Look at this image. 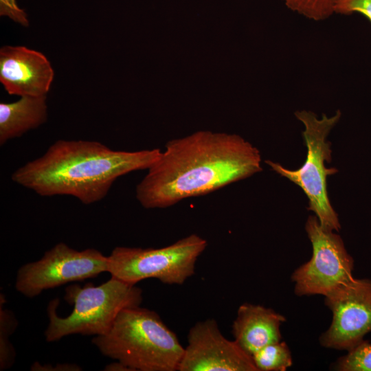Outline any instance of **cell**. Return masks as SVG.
<instances>
[{
	"label": "cell",
	"instance_id": "obj_1",
	"mask_svg": "<svg viewBox=\"0 0 371 371\" xmlns=\"http://www.w3.org/2000/svg\"><path fill=\"white\" fill-rule=\"evenodd\" d=\"M260 151L239 135L199 131L167 142L136 186L146 209L165 208L260 172Z\"/></svg>",
	"mask_w": 371,
	"mask_h": 371
},
{
	"label": "cell",
	"instance_id": "obj_2",
	"mask_svg": "<svg viewBox=\"0 0 371 371\" xmlns=\"http://www.w3.org/2000/svg\"><path fill=\"white\" fill-rule=\"evenodd\" d=\"M161 153L159 148L131 152L96 141L58 140L41 157L15 170L12 180L42 196L69 195L91 204L104 199L120 177L148 170Z\"/></svg>",
	"mask_w": 371,
	"mask_h": 371
},
{
	"label": "cell",
	"instance_id": "obj_3",
	"mask_svg": "<svg viewBox=\"0 0 371 371\" xmlns=\"http://www.w3.org/2000/svg\"><path fill=\"white\" fill-rule=\"evenodd\" d=\"M92 343L132 371H176L184 348L155 311L140 306L120 311L110 330Z\"/></svg>",
	"mask_w": 371,
	"mask_h": 371
},
{
	"label": "cell",
	"instance_id": "obj_4",
	"mask_svg": "<svg viewBox=\"0 0 371 371\" xmlns=\"http://www.w3.org/2000/svg\"><path fill=\"white\" fill-rule=\"evenodd\" d=\"M65 300L74 306L67 317L56 313L58 298L47 306L49 322L45 336L48 342L73 334L102 335L110 330L121 311L140 306L143 297L142 289L136 284L111 277L98 286L91 283L84 286L69 285L65 289Z\"/></svg>",
	"mask_w": 371,
	"mask_h": 371
},
{
	"label": "cell",
	"instance_id": "obj_5",
	"mask_svg": "<svg viewBox=\"0 0 371 371\" xmlns=\"http://www.w3.org/2000/svg\"><path fill=\"white\" fill-rule=\"evenodd\" d=\"M295 117L304 126L302 135L307 148L304 164L298 169L291 170L278 163L265 161L273 170L298 186L308 200V210L313 211L324 227L339 231L341 225L338 216L333 208L327 192V177L336 174L335 168H326L325 161H331V143L326 137L340 120L341 113L327 117L323 114L318 119L316 115L307 111H296Z\"/></svg>",
	"mask_w": 371,
	"mask_h": 371
},
{
	"label": "cell",
	"instance_id": "obj_6",
	"mask_svg": "<svg viewBox=\"0 0 371 371\" xmlns=\"http://www.w3.org/2000/svg\"><path fill=\"white\" fill-rule=\"evenodd\" d=\"M207 242L193 234L161 248L116 247L108 256L111 277L136 284L155 278L166 284H183L194 275L196 262Z\"/></svg>",
	"mask_w": 371,
	"mask_h": 371
},
{
	"label": "cell",
	"instance_id": "obj_7",
	"mask_svg": "<svg viewBox=\"0 0 371 371\" xmlns=\"http://www.w3.org/2000/svg\"><path fill=\"white\" fill-rule=\"evenodd\" d=\"M305 229L312 256L292 273L294 291L298 296H326L354 278V260L340 236L322 226L316 216H308Z\"/></svg>",
	"mask_w": 371,
	"mask_h": 371
},
{
	"label": "cell",
	"instance_id": "obj_8",
	"mask_svg": "<svg viewBox=\"0 0 371 371\" xmlns=\"http://www.w3.org/2000/svg\"><path fill=\"white\" fill-rule=\"evenodd\" d=\"M108 256L95 249L77 251L59 243L38 260L21 266L15 288L27 297L69 282L95 278L107 271Z\"/></svg>",
	"mask_w": 371,
	"mask_h": 371
},
{
	"label": "cell",
	"instance_id": "obj_9",
	"mask_svg": "<svg viewBox=\"0 0 371 371\" xmlns=\"http://www.w3.org/2000/svg\"><path fill=\"white\" fill-rule=\"evenodd\" d=\"M332 311L328 329L319 337L325 348L350 350L371 332V279H355L325 296Z\"/></svg>",
	"mask_w": 371,
	"mask_h": 371
},
{
	"label": "cell",
	"instance_id": "obj_10",
	"mask_svg": "<svg viewBox=\"0 0 371 371\" xmlns=\"http://www.w3.org/2000/svg\"><path fill=\"white\" fill-rule=\"evenodd\" d=\"M178 371H258L251 356L221 332L215 319L195 324Z\"/></svg>",
	"mask_w": 371,
	"mask_h": 371
},
{
	"label": "cell",
	"instance_id": "obj_11",
	"mask_svg": "<svg viewBox=\"0 0 371 371\" xmlns=\"http://www.w3.org/2000/svg\"><path fill=\"white\" fill-rule=\"evenodd\" d=\"M54 76L50 62L42 53L23 46L1 48L0 82L9 94L46 95Z\"/></svg>",
	"mask_w": 371,
	"mask_h": 371
},
{
	"label": "cell",
	"instance_id": "obj_12",
	"mask_svg": "<svg viewBox=\"0 0 371 371\" xmlns=\"http://www.w3.org/2000/svg\"><path fill=\"white\" fill-rule=\"evenodd\" d=\"M286 318L261 305L244 303L232 324L234 341L251 355L262 347L281 341L280 326Z\"/></svg>",
	"mask_w": 371,
	"mask_h": 371
},
{
	"label": "cell",
	"instance_id": "obj_13",
	"mask_svg": "<svg viewBox=\"0 0 371 371\" xmlns=\"http://www.w3.org/2000/svg\"><path fill=\"white\" fill-rule=\"evenodd\" d=\"M46 95L21 96L13 102L0 103V144L21 137L46 122Z\"/></svg>",
	"mask_w": 371,
	"mask_h": 371
},
{
	"label": "cell",
	"instance_id": "obj_14",
	"mask_svg": "<svg viewBox=\"0 0 371 371\" xmlns=\"http://www.w3.org/2000/svg\"><path fill=\"white\" fill-rule=\"evenodd\" d=\"M251 356L258 371H285L293 362L287 344L281 341L268 344Z\"/></svg>",
	"mask_w": 371,
	"mask_h": 371
},
{
	"label": "cell",
	"instance_id": "obj_15",
	"mask_svg": "<svg viewBox=\"0 0 371 371\" xmlns=\"http://www.w3.org/2000/svg\"><path fill=\"white\" fill-rule=\"evenodd\" d=\"M0 306V370L12 367L14 362L15 351L10 337L18 325L14 313L5 308V296L1 294Z\"/></svg>",
	"mask_w": 371,
	"mask_h": 371
},
{
	"label": "cell",
	"instance_id": "obj_16",
	"mask_svg": "<svg viewBox=\"0 0 371 371\" xmlns=\"http://www.w3.org/2000/svg\"><path fill=\"white\" fill-rule=\"evenodd\" d=\"M340 371H371V344L363 341L334 364Z\"/></svg>",
	"mask_w": 371,
	"mask_h": 371
},
{
	"label": "cell",
	"instance_id": "obj_17",
	"mask_svg": "<svg viewBox=\"0 0 371 371\" xmlns=\"http://www.w3.org/2000/svg\"><path fill=\"white\" fill-rule=\"evenodd\" d=\"M288 8L309 19H326L333 12L334 0H282Z\"/></svg>",
	"mask_w": 371,
	"mask_h": 371
},
{
	"label": "cell",
	"instance_id": "obj_18",
	"mask_svg": "<svg viewBox=\"0 0 371 371\" xmlns=\"http://www.w3.org/2000/svg\"><path fill=\"white\" fill-rule=\"evenodd\" d=\"M333 12L341 14L359 12L371 21V0H334Z\"/></svg>",
	"mask_w": 371,
	"mask_h": 371
},
{
	"label": "cell",
	"instance_id": "obj_19",
	"mask_svg": "<svg viewBox=\"0 0 371 371\" xmlns=\"http://www.w3.org/2000/svg\"><path fill=\"white\" fill-rule=\"evenodd\" d=\"M0 16H7L23 26L29 25L26 12L18 6L16 0H0Z\"/></svg>",
	"mask_w": 371,
	"mask_h": 371
},
{
	"label": "cell",
	"instance_id": "obj_20",
	"mask_svg": "<svg viewBox=\"0 0 371 371\" xmlns=\"http://www.w3.org/2000/svg\"><path fill=\"white\" fill-rule=\"evenodd\" d=\"M31 370H47V371H79L82 369L75 363H57L55 366L50 364L41 365L38 362H34L31 366Z\"/></svg>",
	"mask_w": 371,
	"mask_h": 371
},
{
	"label": "cell",
	"instance_id": "obj_21",
	"mask_svg": "<svg viewBox=\"0 0 371 371\" xmlns=\"http://www.w3.org/2000/svg\"><path fill=\"white\" fill-rule=\"evenodd\" d=\"M104 370L107 371H132L131 368L118 361L107 365Z\"/></svg>",
	"mask_w": 371,
	"mask_h": 371
}]
</instances>
